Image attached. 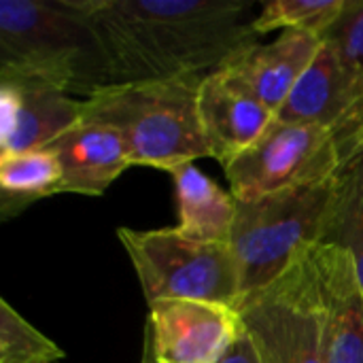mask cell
<instances>
[{"instance_id": "obj_18", "label": "cell", "mask_w": 363, "mask_h": 363, "mask_svg": "<svg viewBox=\"0 0 363 363\" xmlns=\"http://www.w3.org/2000/svg\"><path fill=\"white\" fill-rule=\"evenodd\" d=\"M347 0H272L262 4L253 30L262 36L274 30L308 32L323 40L336 23Z\"/></svg>"}, {"instance_id": "obj_6", "label": "cell", "mask_w": 363, "mask_h": 363, "mask_svg": "<svg viewBox=\"0 0 363 363\" xmlns=\"http://www.w3.org/2000/svg\"><path fill=\"white\" fill-rule=\"evenodd\" d=\"M238 313L259 363H325L311 249L274 283L247 296Z\"/></svg>"}, {"instance_id": "obj_5", "label": "cell", "mask_w": 363, "mask_h": 363, "mask_svg": "<svg viewBox=\"0 0 363 363\" xmlns=\"http://www.w3.org/2000/svg\"><path fill=\"white\" fill-rule=\"evenodd\" d=\"M117 236L138 274L147 304L200 300L238 308L242 285L230 245L194 240L177 228H119Z\"/></svg>"}, {"instance_id": "obj_8", "label": "cell", "mask_w": 363, "mask_h": 363, "mask_svg": "<svg viewBox=\"0 0 363 363\" xmlns=\"http://www.w3.org/2000/svg\"><path fill=\"white\" fill-rule=\"evenodd\" d=\"M234 306L200 300L149 304L145 347L157 363H219L242 336Z\"/></svg>"}, {"instance_id": "obj_11", "label": "cell", "mask_w": 363, "mask_h": 363, "mask_svg": "<svg viewBox=\"0 0 363 363\" xmlns=\"http://www.w3.org/2000/svg\"><path fill=\"white\" fill-rule=\"evenodd\" d=\"M325 363H363V285L349 253L332 245L311 249Z\"/></svg>"}, {"instance_id": "obj_21", "label": "cell", "mask_w": 363, "mask_h": 363, "mask_svg": "<svg viewBox=\"0 0 363 363\" xmlns=\"http://www.w3.org/2000/svg\"><path fill=\"white\" fill-rule=\"evenodd\" d=\"M219 363H259V359H257V353H255L249 336L242 332V336L238 338V342L230 349V353Z\"/></svg>"}, {"instance_id": "obj_20", "label": "cell", "mask_w": 363, "mask_h": 363, "mask_svg": "<svg viewBox=\"0 0 363 363\" xmlns=\"http://www.w3.org/2000/svg\"><path fill=\"white\" fill-rule=\"evenodd\" d=\"M349 62L363 70V0H347L340 17L323 36Z\"/></svg>"}, {"instance_id": "obj_13", "label": "cell", "mask_w": 363, "mask_h": 363, "mask_svg": "<svg viewBox=\"0 0 363 363\" xmlns=\"http://www.w3.org/2000/svg\"><path fill=\"white\" fill-rule=\"evenodd\" d=\"M198 115L211 157L221 168L245 153L274 121L270 108L230 81L221 70L202 79Z\"/></svg>"}, {"instance_id": "obj_23", "label": "cell", "mask_w": 363, "mask_h": 363, "mask_svg": "<svg viewBox=\"0 0 363 363\" xmlns=\"http://www.w3.org/2000/svg\"><path fill=\"white\" fill-rule=\"evenodd\" d=\"M357 132H363V125H362V128H359V130H357ZM349 136H351V134H349Z\"/></svg>"}, {"instance_id": "obj_14", "label": "cell", "mask_w": 363, "mask_h": 363, "mask_svg": "<svg viewBox=\"0 0 363 363\" xmlns=\"http://www.w3.org/2000/svg\"><path fill=\"white\" fill-rule=\"evenodd\" d=\"M45 149L62 166L60 194L102 196L132 166L121 136L106 125L85 119Z\"/></svg>"}, {"instance_id": "obj_3", "label": "cell", "mask_w": 363, "mask_h": 363, "mask_svg": "<svg viewBox=\"0 0 363 363\" xmlns=\"http://www.w3.org/2000/svg\"><path fill=\"white\" fill-rule=\"evenodd\" d=\"M202 79L181 77L108 85L83 100V119L115 130L132 166L172 172L198 157H211L198 115Z\"/></svg>"}, {"instance_id": "obj_12", "label": "cell", "mask_w": 363, "mask_h": 363, "mask_svg": "<svg viewBox=\"0 0 363 363\" xmlns=\"http://www.w3.org/2000/svg\"><path fill=\"white\" fill-rule=\"evenodd\" d=\"M323 40L308 32L285 30L272 43H253L219 70L274 115L311 68Z\"/></svg>"}, {"instance_id": "obj_22", "label": "cell", "mask_w": 363, "mask_h": 363, "mask_svg": "<svg viewBox=\"0 0 363 363\" xmlns=\"http://www.w3.org/2000/svg\"><path fill=\"white\" fill-rule=\"evenodd\" d=\"M140 363H157L155 359H153V355H151L149 347H145V345H143V357H140Z\"/></svg>"}, {"instance_id": "obj_15", "label": "cell", "mask_w": 363, "mask_h": 363, "mask_svg": "<svg viewBox=\"0 0 363 363\" xmlns=\"http://www.w3.org/2000/svg\"><path fill=\"white\" fill-rule=\"evenodd\" d=\"M170 174L177 194V230L194 240L230 245L238 200L194 164H183Z\"/></svg>"}, {"instance_id": "obj_1", "label": "cell", "mask_w": 363, "mask_h": 363, "mask_svg": "<svg viewBox=\"0 0 363 363\" xmlns=\"http://www.w3.org/2000/svg\"><path fill=\"white\" fill-rule=\"evenodd\" d=\"M106 53L113 85L206 77L259 43L242 0H79Z\"/></svg>"}, {"instance_id": "obj_17", "label": "cell", "mask_w": 363, "mask_h": 363, "mask_svg": "<svg viewBox=\"0 0 363 363\" xmlns=\"http://www.w3.org/2000/svg\"><path fill=\"white\" fill-rule=\"evenodd\" d=\"M62 166L49 149L0 155V217L9 221L30 204L60 194Z\"/></svg>"}, {"instance_id": "obj_7", "label": "cell", "mask_w": 363, "mask_h": 363, "mask_svg": "<svg viewBox=\"0 0 363 363\" xmlns=\"http://www.w3.org/2000/svg\"><path fill=\"white\" fill-rule=\"evenodd\" d=\"M342 162L332 130L274 119L238 157L223 166L236 200H257L277 191L323 183L336 177Z\"/></svg>"}, {"instance_id": "obj_19", "label": "cell", "mask_w": 363, "mask_h": 363, "mask_svg": "<svg viewBox=\"0 0 363 363\" xmlns=\"http://www.w3.org/2000/svg\"><path fill=\"white\" fill-rule=\"evenodd\" d=\"M66 353L0 300V363H55Z\"/></svg>"}, {"instance_id": "obj_2", "label": "cell", "mask_w": 363, "mask_h": 363, "mask_svg": "<svg viewBox=\"0 0 363 363\" xmlns=\"http://www.w3.org/2000/svg\"><path fill=\"white\" fill-rule=\"evenodd\" d=\"M0 77L45 83L83 100L113 85L102 43L79 0H2Z\"/></svg>"}, {"instance_id": "obj_4", "label": "cell", "mask_w": 363, "mask_h": 363, "mask_svg": "<svg viewBox=\"0 0 363 363\" xmlns=\"http://www.w3.org/2000/svg\"><path fill=\"white\" fill-rule=\"evenodd\" d=\"M334 179L257 200H238L230 247L240 270L242 300L274 283L300 255L319 245Z\"/></svg>"}, {"instance_id": "obj_16", "label": "cell", "mask_w": 363, "mask_h": 363, "mask_svg": "<svg viewBox=\"0 0 363 363\" xmlns=\"http://www.w3.org/2000/svg\"><path fill=\"white\" fill-rule=\"evenodd\" d=\"M342 162L334 179V194L319 245L349 253L363 285V132L340 140Z\"/></svg>"}, {"instance_id": "obj_10", "label": "cell", "mask_w": 363, "mask_h": 363, "mask_svg": "<svg viewBox=\"0 0 363 363\" xmlns=\"http://www.w3.org/2000/svg\"><path fill=\"white\" fill-rule=\"evenodd\" d=\"M83 121V100L45 83L0 77V155L49 147Z\"/></svg>"}, {"instance_id": "obj_9", "label": "cell", "mask_w": 363, "mask_h": 363, "mask_svg": "<svg viewBox=\"0 0 363 363\" xmlns=\"http://www.w3.org/2000/svg\"><path fill=\"white\" fill-rule=\"evenodd\" d=\"M274 119L332 130L340 143L363 125V70L323 40Z\"/></svg>"}]
</instances>
